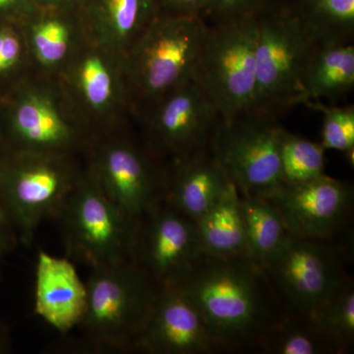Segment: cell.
Returning a JSON list of instances; mask_svg holds the SVG:
<instances>
[{"instance_id": "1", "label": "cell", "mask_w": 354, "mask_h": 354, "mask_svg": "<svg viewBox=\"0 0 354 354\" xmlns=\"http://www.w3.org/2000/svg\"><path fill=\"white\" fill-rule=\"evenodd\" d=\"M265 274L247 258L204 255L176 281L206 324L216 349L259 342L272 327Z\"/></svg>"}, {"instance_id": "2", "label": "cell", "mask_w": 354, "mask_h": 354, "mask_svg": "<svg viewBox=\"0 0 354 354\" xmlns=\"http://www.w3.org/2000/svg\"><path fill=\"white\" fill-rule=\"evenodd\" d=\"M208 27L202 16L158 10L123 57L129 99L149 109L192 79Z\"/></svg>"}, {"instance_id": "3", "label": "cell", "mask_w": 354, "mask_h": 354, "mask_svg": "<svg viewBox=\"0 0 354 354\" xmlns=\"http://www.w3.org/2000/svg\"><path fill=\"white\" fill-rule=\"evenodd\" d=\"M85 311L78 327L99 351L136 349L158 290L134 260L91 269Z\"/></svg>"}, {"instance_id": "4", "label": "cell", "mask_w": 354, "mask_h": 354, "mask_svg": "<svg viewBox=\"0 0 354 354\" xmlns=\"http://www.w3.org/2000/svg\"><path fill=\"white\" fill-rule=\"evenodd\" d=\"M83 169L72 155L11 150L0 160V218L30 245L44 221L57 218Z\"/></svg>"}, {"instance_id": "5", "label": "cell", "mask_w": 354, "mask_h": 354, "mask_svg": "<svg viewBox=\"0 0 354 354\" xmlns=\"http://www.w3.org/2000/svg\"><path fill=\"white\" fill-rule=\"evenodd\" d=\"M257 16L209 26L192 79L223 122L248 113L256 92Z\"/></svg>"}, {"instance_id": "6", "label": "cell", "mask_w": 354, "mask_h": 354, "mask_svg": "<svg viewBox=\"0 0 354 354\" xmlns=\"http://www.w3.org/2000/svg\"><path fill=\"white\" fill-rule=\"evenodd\" d=\"M55 220L67 254L90 269L133 260L138 221L113 204L86 169Z\"/></svg>"}, {"instance_id": "7", "label": "cell", "mask_w": 354, "mask_h": 354, "mask_svg": "<svg viewBox=\"0 0 354 354\" xmlns=\"http://www.w3.org/2000/svg\"><path fill=\"white\" fill-rule=\"evenodd\" d=\"M315 44L290 9L257 16L256 92L248 113L276 120L302 104L305 67Z\"/></svg>"}, {"instance_id": "8", "label": "cell", "mask_w": 354, "mask_h": 354, "mask_svg": "<svg viewBox=\"0 0 354 354\" xmlns=\"http://www.w3.org/2000/svg\"><path fill=\"white\" fill-rule=\"evenodd\" d=\"M274 120L246 113L221 120L211 150L228 179L244 196L268 199L285 184L279 131Z\"/></svg>"}, {"instance_id": "9", "label": "cell", "mask_w": 354, "mask_h": 354, "mask_svg": "<svg viewBox=\"0 0 354 354\" xmlns=\"http://www.w3.org/2000/svg\"><path fill=\"white\" fill-rule=\"evenodd\" d=\"M86 171L106 196L138 221L164 201L167 171L128 140L102 137L91 143Z\"/></svg>"}, {"instance_id": "10", "label": "cell", "mask_w": 354, "mask_h": 354, "mask_svg": "<svg viewBox=\"0 0 354 354\" xmlns=\"http://www.w3.org/2000/svg\"><path fill=\"white\" fill-rule=\"evenodd\" d=\"M299 316H309L348 281L342 256L327 241L290 235L262 267Z\"/></svg>"}, {"instance_id": "11", "label": "cell", "mask_w": 354, "mask_h": 354, "mask_svg": "<svg viewBox=\"0 0 354 354\" xmlns=\"http://www.w3.org/2000/svg\"><path fill=\"white\" fill-rule=\"evenodd\" d=\"M204 255L196 223L167 203L139 221L133 260L158 285L176 283Z\"/></svg>"}, {"instance_id": "12", "label": "cell", "mask_w": 354, "mask_h": 354, "mask_svg": "<svg viewBox=\"0 0 354 354\" xmlns=\"http://www.w3.org/2000/svg\"><path fill=\"white\" fill-rule=\"evenodd\" d=\"M220 122V115L193 79L149 108L153 147L172 162L211 146Z\"/></svg>"}, {"instance_id": "13", "label": "cell", "mask_w": 354, "mask_h": 354, "mask_svg": "<svg viewBox=\"0 0 354 354\" xmlns=\"http://www.w3.org/2000/svg\"><path fill=\"white\" fill-rule=\"evenodd\" d=\"M268 201L278 209L288 232L299 239L328 241L351 212V184L323 176L297 184H283Z\"/></svg>"}, {"instance_id": "14", "label": "cell", "mask_w": 354, "mask_h": 354, "mask_svg": "<svg viewBox=\"0 0 354 354\" xmlns=\"http://www.w3.org/2000/svg\"><path fill=\"white\" fill-rule=\"evenodd\" d=\"M64 65L69 97L88 118L106 120L129 101L123 57L85 38Z\"/></svg>"}, {"instance_id": "15", "label": "cell", "mask_w": 354, "mask_h": 354, "mask_svg": "<svg viewBox=\"0 0 354 354\" xmlns=\"http://www.w3.org/2000/svg\"><path fill=\"white\" fill-rule=\"evenodd\" d=\"M13 150L72 155L84 134L65 113L57 95L39 85L26 86L14 102L10 118Z\"/></svg>"}, {"instance_id": "16", "label": "cell", "mask_w": 354, "mask_h": 354, "mask_svg": "<svg viewBox=\"0 0 354 354\" xmlns=\"http://www.w3.org/2000/svg\"><path fill=\"white\" fill-rule=\"evenodd\" d=\"M136 349L152 354H202L216 351L195 305L176 283L158 286Z\"/></svg>"}, {"instance_id": "17", "label": "cell", "mask_w": 354, "mask_h": 354, "mask_svg": "<svg viewBox=\"0 0 354 354\" xmlns=\"http://www.w3.org/2000/svg\"><path fill=\"white\" fill-rule=\"evenodd\" d=\"M87 290L67 258L39 250L37 254L35 313L51 327L66 333L78 327L85 311Z\"/></svg>"}, {"instance_id": "18", "label": "cell", "mask_w": 354, "mask_h": 354, "mask_svg": "<svg viewBox=\"0 0 354 354\" xmlns=\"http://www.w3.org/2000/svg\"><path fill=\"white\" fill-rule=\"evenodd\" d=\"M230 183L209 146L172 162L164 201L196 223L220 200Z\"/></svg>"}, {"instance_id": "19", "label": "cell", "mask_w": 354, "mask_h": 354, "mask_svg": "<svg viewBox=\"0 0 354 354\" xmlns=\"http://www.w3.org/2000/svg\"><path fill=\"white\" fill-rule=\"evenodd\" d=\"M83 6L85 38L120 57L160 10L156 0H87Z\"/></svg>"}, {"instance_id": "20", "label": "cell", "mask_w": 354, "mask_h": 354, "mask_svg": "<svg viewBox=\"0 0 354 354\" xmlns=\"http://www.w3.org/2000/svg\"><path fill=\"white\" fill-rule=\"evenodd\" d=\"M195 223L207 255L249 259L241 195L234 183L230 184L220 200Z\"/></svg>"}, {"instance_id": "21", "label": "cell", "mask_w": 354, "mask_h": 354, "mask_svg": "<svg viewBox=\"0 0 354 354\" xmlns=\"http://www.w3.org/2000/svg\"><path fill=\"white\" fill-rule=\"evenodd\" d=\"M354 87V46H315L305 67L302 95L306 102L346 94Z\"/></svg>"}, {"instance_id": "22", "label": "cell", "mask_w": 354, "mask_h": 354, "mask_svg": "<svg viewBox=\"0 0 354 354\" xmlns=\"http://www.w3.org/2000/svg\"><path fill=\"white\" fill-rule=\"evenodd\" d=\"M29 16L26 39L32 57L44 68L64 67L77 46L75 26L65 13L39 9Z\"/></svg>"}, {"instance_id": "23", "label": "cell", "mask_w": 354, "mask_h": 354, "mask_svg": "<svg viewBox=\"0 0 354 354\" xmlns=\"http://www.w3.org/2000/svg\"><path fill=\"white\" fill-rule=\"evenodd\" d=\"M290 10L315 46L353 41L354 0H299Z\"/></svg>"}, {"instance_id": "24", "label": "cell", "mask_w": 354, "mask_h": 354, "mask_svg": "<svg viewBox=\"0 0 354 354\" xmlns=\"http://www.w3.org/2000/svg\"><path fill=\"white\" fill-rule=\"evenodd\" d=\"M241 211L249 259L262 268L291 234L278 209L268 200L241 195Z\"/></svg>"}, {"instance_id": "25", "label": "cell", "mask_w": 354, "mask_h": 354, "mask_svg": "<svg viewBox=\"0 0 354 354\" xmlns=\"http://www.w3.org/2000/svg\"><path fill=\"white\" fill-rule=\"evenodd\" d=\"M307 318L337 353L348 351L354 342V290L351 279Z\"/></svg>"}, {"instance_id": "26", "label": "cell", "mask_w": 354, "mask_h": 354, "mask_svg": "<svg viewBox=\"0 0 354 354\" xmlns=\"http://www.w3.org/2000/svg\"><path fill=\"white\" fill-rule=\"evenodd\" d=\"M276 321L261 339L263 349L274 354L337 353L335 346L310 322Z\"/></svg>"}, {"instance_id": "27", "label": "cell", "mask_w": 354, "mask_h": 354, "mask_svg": "<svg viewBox=\"0 0 354 354\" xmlns=\"http://www.w3.org/2000/svg\"><path fill=\"white\" fill-rule=\"evenodd\" d=\"M325 152L320 143L281 128L279 157L285 183H301L323 176Z\"/></svg>"}, {"instance_id": "28", "label": "cell", "mask_w": 354, "mask_h": 354, "mask_svg": "<svg viewBox=\"0 0 354 354\" xmlns=\"http://www.w3.org/2000/svg\"><path fill=\"white\" fill-rule=\"evenodd\" d=\"M323 113L322 140L321 145L327 150L339 151L342 153L354 150V108L326 106L318 102H306Z\"/></svg>"}, {"instance_id": "29", "label": "cell", "mask_w": 354, "mask_h": 354, "mask_svg": "<svg viewBox=\"0 0 354 354\" xmlns=\"http://www.w3.org/2000/svg\"><path fill=\"white\" fill-rule=\"evenodd\" d=\"M265 0H211L204 14L215 22L260 15Z\"/></svg>"}, {"instance_id": "30", "label": "cell", "mask_w": 354, "mask_h": 354, "mask_svg": "<svg viewBox=\"0 0 354 354\" xmlns=\"http://www.w3.org/2000/svg\"><path fill=\"white\" fill-rule=\"evenodd\" d=\"M22 53L23 41L19 34L10 28L0 30V73L16 66Z\"/></svg>"}, {"instance_id": "31", "label": "cell", "mask_w": 354, "mask_h": 354, "mask_svg": "<svg viewBox=\"0 0 354 354\" xmlns=\"http://www.w3.org/2000/svg\"><path fill=\"white\" fill-rule=\"evenodd\" d=\"M158 9L176 15L202 16L211 0H156Z\"/></svg>"}, {"instance_id": "32", "label": "cell", "mask_w": 354, "mask_h": 354, "mask_svg": "<svg viewBox=\"0 0 354 354\" xmlns=\"http://www.w3.org/2000/svg\"><path fill=\"white\" fill-rule=\"evenodd\" d=\"M38 9L37 0H0V14H22L29 17Z\"/></svg>"}, {"instance_id": "33", "label": "cell", "mask_w": 354, "mask_h": 354, "mask_svg": "<svg viewBox=\"0 0 354 354\" xmlns=\"http://www.w3.org/2000/svg\"><path fill=\"white\" fill-rule=\"evenodd\" d=\"M87 0H37L39 9L67 13L78 6H83Z\"/></svg>"}, {"instance_id": "34", "label": "cell", "mask_w": 354, "mask_h": 354, "mask_svg": "<svg viewBox=\"0 0 354 354\" xmlns=\"http://www.w3.org/2000/svg\"><path fill=\"white\" fill-rule=\"evenodd\" d=\"M16 241L11 230L7 227L6 223L0 218V263H1L2 257L10 247L11 242Z\"/></svg>"}, {"instance_id": "35", "label": "cell", "mask_w": 354, "mask_h": 354, "mask_svg": "<svg viewBox=\"0 0 354 354\" xmlns=\"http://www.w3.org/2000/svg\"><path fill=\"white\" fill-rule=\"evenodd\" d=\"M2 348V335L1 332H0V351H1Z\"/></svg>"}]
</instances>
